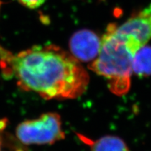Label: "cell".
Segmentation results:
<instances>
[{
  "instance_id": "8",
  "label": "cell",
  "mask_w": 151,
  "mask_h": 151,
  "mask_svg": "<svg viewBox=\"0 0 151 151\" xmlns=\"http://www.w3.org/2000/svg\"><path fill=\"white\" fill-rule=\"evenodd\" d=\"M46 0H18V1L24 6L29 9H37L41 6Z\"/></svg>"
},
{
  "instance_id": "1",
  "label": "cell",
  "mask_w": 151,
  "mask_h": 151,
  "mask_svg": "<svg viewBox=\"0 0 151 151\" xmlns=\"http://www.w3.org/2000/svg\"><path fill=\"white\" fill-rule=\"evenodd\" d=\"M0 66L22 90L43 99H73L88 89L90 76L70 52L54 45L35 46L13 54L0 46Z\"/></svg>"
},
{
  "instance_id": "3",
  "label": "cell",
  "mask_w": 151,
  "mask_h": 151,
  "mask_svg": "<svg viewBox=\"0 0 151 151\" xmlns=\"http://www.w3.org/2000/svg\"><path fill=\"white\" fill-rule=\"evenodd\" d=\"M16 135L22 144L51 145L65 139L61 116L55 112L43 113L37 118L20 122Z\"/></svg>"
},
{
  "instance_id": "6",
  "label": "cell",
  "mask_w": 151,
  "mask_h": 151,
  "mask_svg": "<svg viewBox=\"0 0 151 151\" xmlns=\"http://www.w3.org/2000/svg\"><path fill=\"white\" fill-rule=\"evenodd\" d=\"M91 151H129L126 143L121 138L108 135L89 142Z\"/></svg>"
},
{
  "instance_id": "4",
  "label": "cell",
  "mask_w": 151,
  "mask_h": 151,
  "mask_svg": "<svg viewBox=\"0 0 151 151\" xmlns=\"http://www.w3.org/2000/svg\"><path fill=\"white\" fill-rule=\"evenodd\" d=\"M101 38L88 29L78 30L69 41L70 53L80 62H92L99 53Z\"/></svg>"
},
{
  "instance_id": "7",
  "label": "cell",
  "mask_w": 151,
  "mask_h": 151,
  "mask_svg": "<svg viewBox=\"0 0 151 151\" xmlns=\"http://www.w3.org/2000/svg\"><path fill=\"white\" fill-rule=\"evenodd\" d=\"M133 73L139 76H151V46H143L136 53L133 60Z\"/></svg>"
},
{
  "instance_id": "5",
  "label": "cell",
  "mask_w": 151,
  "mask_h": 151,
  "mask_svg": "<svg viewBox=\"0 0 151 151\" xmlns=\"http://www.w3.org/2000/svg\"><path fill=\"white\" fill-rule=\"evenodd\" d=\"M120 33L135 37L143 46L151 39V3L141 10L134 13L129 18L118 26Z\"/></svg>"
},
{
  "instance_id": "9",
  "label": "cell",
  "mask_w": 151,
  "mask_h": 151,
  "mask_svg": "<svg viewBox=\"0 0 151 151\" xmlns=\"http://www.w3.org/2000/svg\"><path fill=\"white\" fill-rule=\"evenodd\" d=\"M7 124H8V120L6 118L0 119V151H1V136L4 130L6 129Z\"/></svg>"
},
{
  "instance_id": "2",
  "label": "cell",
  "mask_w": 151,
  "mask_h": 151,
  "mask_svg": "<svg viewBox=\"0 0 151 151\" xmlns=\"http://www.w3.org/2000/svg\"><path fill=\"white\" fill-rule=\"evenodd\" d=\"M111 23L101 37L99 53L89 65L90 69L108 81L109 90L116 95L129 91L133 73V60L143 46L135 37L120 33Z\"/></svg>"
},
{
  "instance_id": "10",
  "label": "cell",
  "mask_w": 151,
  "mask_h": 151,
  "mask_svg": "<svg viewBox=\"0 0 151 151\" xmlns=\"http://www.w3.org/2000/svg\"><path fill=\"white\" fill-rule=\"evenodd\" d=\"M0 6H1V1H0Z\"/></svg>"
}]
</instances>
